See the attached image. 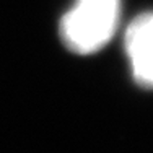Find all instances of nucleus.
Returning a JSON list of instances; mask_svg holds the SVG:
<instances>
[{"mask_svg": "<svg viewBox=\"0 0 153 153\" xmlns=\"http://www.w3.org/2000/svg\"><path fill=\"white\" fill-rule=\"evenodd\" d=\"M119 15L121 0H76L60 20V39L75 54H93L111 41Z\"/></svg>", "mask_w": 153, "mask_h": 153, "instance_id": "nucleus-1", "label": "nucleus"}, {"mask_svg": "<svg viewBox=\"0 0 153 153\" xmlns=\"http://www.w3.org/2000/svg\"><path fill=\"white\" fill-rule=\"evenodd\" d=\"M124 44L135 83L153 90V12L140 13L129 25Z\"/></svg>", "mask_w": 153, "mask_h": 153, "instance_id": "nucleus-2", "label": "nucleus"}]
</instances>
